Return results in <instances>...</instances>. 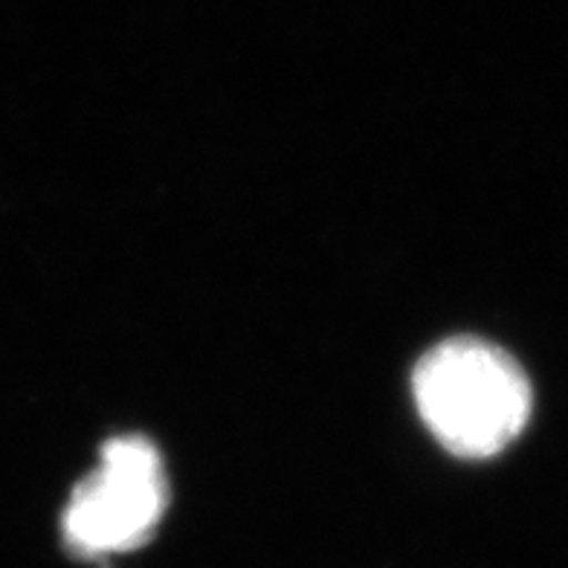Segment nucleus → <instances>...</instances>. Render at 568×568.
I'll use <instances>...</instances> for the list:
<instances>
[{
  "instance_id": "1",
  "label": "nucleus",
  "mask_w": 568,
  "mask_h": 568,
  "mask_svg": "<svg viewBox=\"0 0 568 568\" xmlns=\"http://www.w3.org/2000/svg\"><path fill=\"white\" fill-rule=\"evenodd\" d=\"M412 395L426 429L462 458H490L510 447L534 406L523 366L479 337L429 348L412 374Z\"/></svg>"
},
{
  "instance_id": "2",
  "label": "nucleus",
  "mask_w": 568,
  "mask_h": 568,
  "mask_svg": "<svg viewBox=\"0 0 568 568\" xmlns=\"http://www.w3.org/2000/svg\"><path fill=\"white\" fill-rule=\"evenodd\" d=\"M169 481L158 447L142 435H120L75 485L61 516L64 539L82 557H111L142 546L165 514Z\"/></svg>"
}]
</instances>
